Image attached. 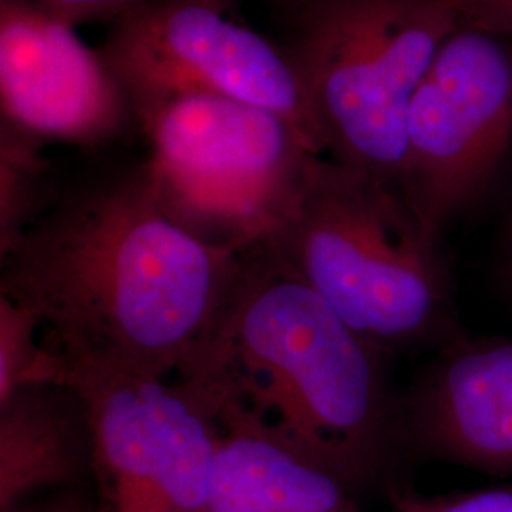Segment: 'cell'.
Listing matches in <instances>:
<instances>
[{"label":"cell","instance_id":"obj_17","mask_svg":"<svg viewBox=\"0 0 512 512\" xmlns=\"http://www.w3.org/2000/svg\"><path fill=\"white\" fill-rule=\"evenodd\" d=\"M463 21L512 33V0H452Z\"/></svg>","mask_w":512,"mask_h":512},{"label":"cell","instance_id":"obj_11","mask_svg":"<svg viewBox=\"0 0 512 512\" xmlns=\"http://www.w3.org/2000/svg\"><path fill=\"white\" fill-rule=\"evenodd\" d=\"M219 452L207 512H365L357 490L238 404L213 410Z\"/></svg>","mask_w":512,"mask_h":512},{"label":"cell","instance_id":"obj_1","mask_svg":"<svg viewBox=\"0 0 512 512\" xmlns=\"http://www.w3.org/2000/svg\"><path fill=\"white\" fill-rule=\"evenodd\" d=\"M243 256L175 219L143 164L40 215L0 256V294L37 315L61 359L167 378L213 327Z\"/></svg>","mask_w":512,"mask_h":512},{"label":"cell","instance_id":"obj_10","mask_svg":"<svg viewBox=\"0 0 512 512\" xmlns=\"http://www.w3.org/2000/svg\"><path fill=\"white\" fill-rule=\"evenodd\" d=\"M404 444L425 458L512 480V338H465L401 397Z\"/></svg>","mask_w":512,"mask_h":512},{"label":"cell","instance_id":"obj_5","mask_svg":"<svg viewBox=\"0 0 512 512\" xmlns=\"http://www.w3.org/2000/svg\"><path fill=\"white\" fill-rule=\"evenodd\" d=\"M133 110L167 211L196 236L238 251L272 239L319 158L285 118L234 99L177 95Z\"/></svg>","mask_w":512,"mask_h":512},{"label":"cell","instance_id":"obj_19","mask_svg":"<svg viewBox=\"0 0 512 512\" xmlns=\"http://www.w3.org/2000/svg\"><path fill=\"white\" fill-rule=\"evenodd\" d=\"M511 270H512V241H511Z\"/></svg>","mask_w":512,"mask_h":512},{"label":"cell","instance_id":"obj_9","mask_svg":"<svg viewBox=\"0 0 512 512\" xmlns=\"http://www.w3.org/2000/svg\"><path fill=\"white\" fill-rule=\"evenodd\" d=\"M129 99L103 54L35 0L0 2L2 124L35 139L101 145L124 126Z\"/></svg>","mask_w":512,"mask_h":512},{"label":"cell","instance_id":"obj_4","mask_svg":"<svg viewBox=\"0 0 512 512\" xmlns=\"http://www.w3.org/2000/svg\"><path fill=\"white\" fill-rule=\"evenodd\" d=\"M459 23L452 0H300L289 54L329 160L403 196L408 110Z\"/></svg>","mask_w":512,"mask_h":512},{"label":"cell","instance_id":"obj_6","mask_svg":"<svg viewBox=\"0 0 512 512\" xmlns=\"http://www.w3.org/2000/svg\"><path fill=\"white\" fill-rule=\"evenodd\" d=\"M101 54L131 107L177 95L234 99L285 118L325 156L289 50L234 18L228 0L145 4L116 19Z\"/></svg>","mask_w":512,"mask_h":512},{"label":"cell","instance_id":"obj_14","mask_svg":"<svg viewBox=\"0 0 512 512\" xmlns=\"http://www.w3.org/2000/svg\"><path fill=\"white\" fill-rule=\"evenodd\" d=\"M37 315L0 294V403L23 385L38 384L50 363V351L38 342Z\"/></svg>","mask_w":512,"mask_h":512},{"label":"cell","instance_id":"obj_3","mask_svg":"<svg viewBox=\"0 0 512 512\" xmlns=\"http://www.w3.org/2000/svg\"><path fill=\"white\" fill-rule=\"evenodd\" d=\"M264 247L389 353L440 349L461 336L440 239L397 190L327 156L315 158L289 219Z\"/></svg>","mask_w":512,"mask_h":512},{"label":"cell","instance_id":"obj_18","mask_svg":"<svg viewBox=\"0 0 512 512\" xmlns=\"http://www.w3.org/2000/svg\"><path fill=\"white\" fill-rule=\"evenodd\" d=\"M4 512H95L92 501L82 494H67L57 497L44 505H25L12 507Z\"/></svg>","mask_w":512,"mask_h":512},{"label":"cell","instance_id":"obj_16","mask_svg":"<svg viewBox=\"0 0 512 512\" xmlns=\"http://www.w3.org/2000/svg\"><path fill=\"white\" fill-rule=\"evenodd\" d=\"M42 8L67 23L88 19L122 18L129 12L156 0H35Z\"/></svg>","mask_w":512,"mask_h":512},{"label":"cell","instance_id":"obj_8","mask_svg":"<svg viewBox=\"0 0 512 512\" xmlns=\"http://www.w3.org/2000/svg\"><path fill=\"white\" fill-rule=\"evenodd\" d=\"M48 382L73 385L86 404L107 512H207L220 427L192 391L57 353Z\"/></svg>","mask_w":512,"mask_h":512},{"label":"cell","instance_id":"obj_13","mask_svg":"<svg viewBox=\"0 0 512 512\" xmlns=\"http://www.w3.org/2000/svg\"><path fill=\"white\" fill-rule=\"evenodd\" d=\"M35 139L2 124L0 137V256L40 217L46 162Z\"/></svg>","mask_w":512,"mask_h":512},{"label":"cell","instance_id":"obj_15","mask_svg":"<svg viewBox=\"0 0 512 512\" xmlns=\"http://www.w3.org/2000/svg\"><path fill=\"white\" fill-rule=\"evenodd\" d=\"M393 512H512V480L475 492L421 495L391 486Z\"/></svg>","mask_w":512,"mask_h":512},{"label":"cell","instance_id":"obj_7","mask_svg":"<svg viewBox=\"0 0 512 512\" xmlns=\"http://www.w3.org/2000/svg\"><path fill=\"white\" fill-rule=\"evenodd\" d=\"M511 148L512 33L461 19L408 110L403 198L440 239L492 184Z\"/></svg>","mask_w":512,"mask_h":512},{"label":"cell","instance_id":"obj_2","mask_svg":"<svg viewBox=\"0 0 512 512\" xmlns=\"http://www.w3.org/2000/svg\"><path fill=\"white\" fill-rule=\"evenodd\" d=\"M387 355L258 245L177 376L211 412L238 404L359 490L406 448Z\"/></svg>","mask_w":512,"mask_h":512},{"label":"cell","instance_id":"obj_12","mask_svg":"<svg viewBox=\"0 0 512 512\" xmlns=\"http://www.w3.org/2000/svg\"><path fill=\"white\" fill-rule=\"evenodd\" d=\"M93 469V433L73 385H23L0 403V512Z\"/></svg>","mask_w":512,"mask_h":512}]
</instances>
